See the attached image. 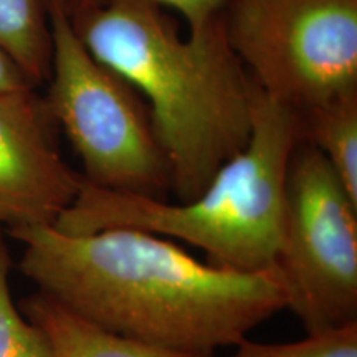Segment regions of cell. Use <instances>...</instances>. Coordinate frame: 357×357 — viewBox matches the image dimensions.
<instances>
[{
    "mask_svg": "<svg viewBox=\"0 0 357 357\" xmlns=\"http://www.w3.org/2000/svg\"><path fill=\"white\" fill-rule=\"evenodd\" d=\"M19 268L38 291L121 336L207 354L235 347L288 306L275 265L257 273L195 260L172 240L137 229L66 235L52 225L8 230Z\"/></svg>",
    "mask_w": 357,
    "mask_h": 357,
    "instance_id": "1",
    "label": "cell"
},
{
    "mask_svg": "<svg viewBox=\"0 0 357 357\" xmlns=\"http://www.w3.org/2000/svg\"><path fill=\"white\" fill-rule=\"evenodd\" d=\"M84 48L147 100L178 202L202 194L247 147L257 84L227 38L223 13L182 37L169 13L116 0L68 17Z\"/></svg>",
    "mask_w": 357,
    "mask_h": 357,
    "instance_id": "2",
    "label": "cell"
},
{
    "mask_svg": "<svg viewBox=\"0 0 357 357\" xmlns=\"http://www.w3.org/2000/svg\"><path fill=\"white\" fill-rule=\"evenodd\" d=\"M303 141L300 116L257 88L248 144L189 202L121 194L84 182L52 225L66 235L137 229L178 238L207 253L211 265L257 273L275 265L289 159Z\"/></svg>",
    "mask_w": 357,
    "mask_h": 357,
    "instance_id": "3",
    "label": "cell"
},
{
    "mask_svg": "<svg viewBox=\"0 0 357 357\" xmlns=\"http://www.w3.org/2000/svg\"><path fill=\"white\" fill-rule=\"evenodd\" d=\"M48 13L53 55L45 101L79 155L84 182L164 199L171 169L139 93L84 48L63 10Z\"/></svg>",
    "mask_w": 357,
    "mask_h": 357,
    "instance_id": "4",
    "label": "cell"
},
{
    "mask_svg": "<svg viewBox=\"0 0 357 357\" xmlns=\"http://www.w3.org/2000/svg\"><path fill=\"white\" fill-rule=\"evenodd\" d=\"M223 24L257 88L298 116L357 93V0H229Z\"/></svg>",
    "mask_w": 357,
    "mask_h": 357,
    "instance_id": "5",
    "label": "cell"
},
{
    "mask_svg": "<svg viewBox=\"0 0 357 357\" xmlns=\"http://www.w3.org/2000/svg\"><path fill=\"white\" fill-rule=\"evenodd\" d=\"M275 268L307 334L357 323V202L306 141L289 159Z\"/></svg>",
    "mask_w": 357,
    "mask_h": 357,
    "instance_id": "6",
    "label": "cell"
},
{
    "mask_svg": "<svg viewBox=\"0 0 357 357\" xmlns=\"http://www.w3.org/2000/svg\"><path fill=\"white\" fill-rule=\"evenodd\" d=\"M55 129L35 88L0 93V227L55 225L77 200L83 176L65 162Z\"/></svg>",
    "mask_w": 357,
    "mask_h": 357,
    "instance_id": "7",
    "label": "cell"
},
{
    "mask_svg": "<svg viewBox=\"0 0 357 357\" xmlns=\"http://www.w3.org/2000/svg\"><path fill=\"white\" fill-rule=\"evenodd\" d=\"M20 311L42 329L53 357H213L171 351L121 336L84 318L42 291L20 303Z\"/></svg>",
    "mask_w": 357,
    "mask_h": 357,
    "instance_id": "8",
    "label": "cell"
},
{
    "mask_svg": "<svg viewBox=\"0 0 357 357\" xmlns=\"http://www.w3.org/2000/svg\"><path fill=\"white\" fill-rule=\"evenodd\" d=\"M0 48L35 88L48 83L53 40L47 0H0Z\"/></svg>",
    "mask_w": 357,
    "mask_h": 357,
    "instance_id": "9",
    "label": "cell"
},
{
    "mask_svg": "<svg viewBox=\"0 0 357 357\" xmlns=\"http://www.w3.org/2000/svg\"><path fill=\"white\" fill-rule=\"evenodd\" d=\"M303 141L328 159L357 202V93L300 114Z\"/></svg>",
    "mask_w": 357,
    "mask_h": 357,
    "instance_id": "10",
    "label": "cell"
},
{
    "mask_svg": "<svg viewBox=\"0 0 357 357\" xmlns=\"http://www.w3.org/2000/svg\"><path fill=\"white\" fill-rule=\"evenodd\" d=\"M10 253L0 231V357H53L42 329L30 323L12 300Z\"/></svg>",
    "mask_w": 357,
    "mask_h": 357,
    "instance_id": "11",
    "label": "cell"
},
{
    "mask_svg": "<svg viewBox=\"0 0 357 357\" xmlns=\"http://www.w3.org/2000/svg\"><path fill=\"white\" fill-rule=\"evenodd\" d=\"M230 357H357V323L333 331L307 334L294 342H253L243 339Z\"/></svg>",
    "mask_w": 357,
    "mask_h": 357,
    "instance_id": "12",
    "label": "cell"
},
{
    "mask_svg": "<svg viewBox=\"0 0 357 357\" xmlns=\"http://www.w3.org/2000/svg\"><path fill=\"white\" fill-rule=\"evenodd\" d=\"M111 2H116V0H68L65 7V15H79V13L93 10V8L108 6ZM142 2L178 12L189 24V29H192V26H199L222 15L229 0H142Z\"/></svg>",
    "mask_w": 357,
    "mask_h": 357,
    "instance_id": "13",
    "label": "cell"
},
{
    "mask_svg": "<svg viewBox=\"0 0 357 357\" xmlns=\"http://www.w3.org/2000/svg\"><path fill=\"white\" fill-rule=\"evenodd\" d=\"M35 88L15 61L0 48V93Z\"/></svg>",
    "mask_w": 357,
    "mask_h": 357,
    "instance_id": "14",
    "label": "cell"
},
{
    "mask_svg": "<svg viewBox=\"0 0 357 357\" xmlns=\"http://www.w3.org/2000/svg\"><path fill=\"white\" fill-rule=\"evenodd\" d=\"M66 2H68V0H47V7L48 8H58V10L65 12Z\"/></svg>",
    "mask_w": 357,
    "mask_h": 357,
    "instance_id": "15",
    "label": "cell"
}]
</instances>
